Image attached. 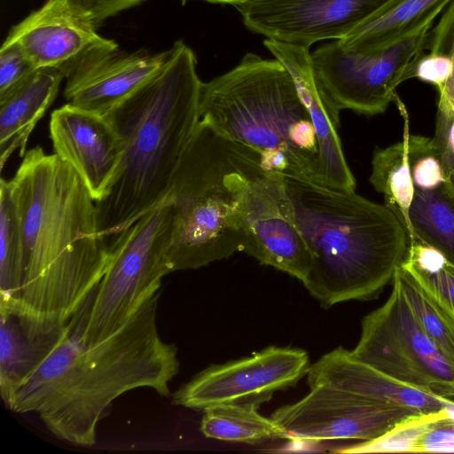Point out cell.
<instances>
[{"instance_id": "cell-31", "label": "cell", "mask_w": 454, "mask_h": 454, "mask_svg": "<svg viewBox=\"0 0 454 454\" xmlns=\"http://www.w3.org/2000/svg\"><path fill=\"white\" fill-rule=\"evenodd\" d=\"M400 266L454 313V264L446 260L442 265L430 270H419L405 263H401Z\"/></svg>"}, {"instance_id": "cell-25", "label": "cell", "mask_w": 454, "mask_h": 454, "mask_svg": "<svg viewBox=\"0 0 454 454\" xmlns=\"http://www.w3.org/2000/svg\"><path fill=\"white\" fill-rule=\"evenodd\" d=\"M393 279L400 286L423 331L454 364V313L401 266Z\"/></svg>"}, {"instance_id": "cell-13", "label": "cell", "mask_w": 454, "mask_h": 454, "mask_svg": "<svg viewBox=\"0 0 454 454\" xmlns=\"http://www.w3.org/2000/svg\"><path fill=\"white\" fill-rule=\"evenodd\" d=\"M386 1L248 0L235 8L249 31L309 48L345 37Z\"/></svg>"}, {"instance_id": "cell-20", "label": "cell", "mask_w": 454, "mask_h": 454, "mask_svg": "<svg viewBox=\"0 0 454 454\" xmlns=\"http://www.w3.org/2000/svg\"><path fill=\"white\" fill-rule=\"evenodd\" d=\"M453 0H387L345 37L343 49L371 55L385 51L422 28Z\"/></svg>"}, {"instance_id": "cell-4", "label": "cell", "mask_w": 454, "mask_h": 454, "mask_svg": "<svg viewBox=\"0 0 454 454\" xmlns=\"http://www.w3.org/2000/svg\"><path fill=\"white\" fill-rule=\"evenodd\" d=\"M293 221L309 253L303 286L323 307L377 297L404 260L407 231L385 204L355 191L284 176Z\"/></svg>"}, {"instance_id": "cell-6", "label": "cell", "mask_w": 454, "mask_h": 454, "mask_svg": "<svg viewBox=\"0 0 454 454\" xmlns=\"http://www.w3.org/2000/svg\"><path fill=\"white\" fill-rule=\"evenodd\" d=\"M262 168L257 151L199 121L165 199L174 206L172 272L199 269L242 251L241 201Z\"/></svg>"}, {"instance_id": "cell-15", "label": "cell", "mask_w": 454, "mask_h": 454, "mask_svg": "<svg viewBox=\"0 0 454 454\" xmlns=\"http://www.w3.org/2000/svg\"><path fill=\"white\" fill-rule=\"evenodd\" d=\"M54 154L79 174L97 202L108 192L122 156L121 140L103 114L69 103L50 120Z\"/></svg>"}, {"instance_id": "cell-22", "label": "cell", "mask_w": 454, "mask_h": 454, "mask_svg": "<svg viewBox=\"0 0 454 454\" xmlns=\"http://www.w3.org/2000/svg\"><path fill=\"white\" fill-rule=\"evenodd\" d=\"M409 215L414 240L435 247L454 264V184L446 181L434 190L415 188Z\"/></svg>"}, {"instance_id": "cell-34", "label": "cell", "mask_w": 454, "mask_h": 454, "mask_svg": "<svg viewBox=\"0 0 454 454\" xmlns=\"http://www.w3.org/2000/svg\"><path fill=\"white\" fill-rule=\"evenodd\" d=\"M188 0H181L182 4H184ZM210 4H231L234 7L247 2L248 0H202Z\"/></svg>"}, {"instance_id": "cell-5", "label": "cell", "mask_w": 454, "mask_h": 454, "mask_svg": "<svg viewBox=\"0 0 454 454\" xmlns=\"http://www.w3.org/2000/svg\"><path fill=\"white\" fill-rule=\"evenodd\" d=\"M199 114L221 136L257 151L266 170L318 183L311 117L277 59L248 52L230 71L202 82Z\"/></svg>"}, {"instance_id": "cell-27", "label": "cell", "mask_w": 454, "mask_h": 454, "mask_svg": "<svg viewBox=\"0 0 454 454\" xmlns=\"http://www.w3.org/2000/svg\"><path fill=\"white\" fill-rule=\"evenodd\" d=\"M408 145L414 187L429 191L444 184L447 179L434 138L410 134Z\"/></svg>"}, {"instance_id": "cell-24", "label": "cell", "mask_w": 454, "mask_h": 454, "mask_svg": "<svg viewBox=\"0 0 454 454\" xmlns=\"http://www.w3.org/2000/svg\"><path fill=\"white\" fill-rule=\"evenodd\" d=\"M257 409L239 404L208 407L204 410L200 432L207 438L248 444L286 439L284 431L274 420L261 415Z\"/></svg>"}, {"instance_id": "cell-28", "label": "cell", "mask_w": 454, "mask_h": 454, "mask_svg": "<svg viewBox=\"0 0 454 454\" xmlns=\"http://www.w3.org/2000/svg\"><path fill=\"white\" fill-rule=\"evenodd\" d=\"M427 49L444 51L452 61V75L443 90L438 92L437 110H454V0L438 26L430 32Z\"/></svg>"}, {"instance_id": "cell-29", "label": "cell", "mask_w": 454, "mask_h": 454, "mask_svg": "<svg viewBox=\"0 0 454 454\" xmlns=\"http://www.w3.org/2000/svg\"><path fill=\"white\" fill-rule=\"evenodd\" d=\"M36 68L23 49L15 43H3L0 49V97L5 95Z\"/></svg>"}, {"instance_id": "cell-23", "label": "cell", "mask_w": 454, "mask_h": 454, "mask_svg": "<svg viewBox=\"0 0 454 454\" xmlns=\"http://www.w3.org/2000/svg\"><path fill=\"white\" fill-rule=\"evenodd\" d=\"M25 274V248L20 214L10 181H0V309L20 295Z\"/></svg>"}, {"instance_id": "cell-33", "label": "cell", "mask_w": 454, "mask_h": 454, "mask_svg": "<svg viewBox=\"0 0 454 454\" xmlns=\"http://www.w3.org/2000/svg\"><path fill=\"white\" fill-rule=\"evenodd\" d=\"M84 10L96 27L117 13L137 6L145 0H74Z\"/></svg>"}, {"instance_id": "cell-11", "label": "cell", "mask_w": 454, "mask_h": 454, "mask_svg": "<svg viewBox=\"0 0 454 454\" xmlns=\"http://www.w3.org/2000/svg\"><path fill=\"white\" fill-rule=\"evenodd\" d=\"M309 388L303 398L279 407L270 416L286 439L366 442L419 416L408 409L376 404L332 387Z\"/></svg>"}, {"instance_id": "cell-30", "label": "cell", "mask_w": 454, "mask_h": 454, "mask_svg": "<svg viewBox=\"0 0 454 454\" xmlns=\"http://www.w3.org/2000/svg\"><path fill=\"white\" fill-rule=\"evenodd\" d=\"M453 72L452 61L448 53L441 51L422 52L412 63L407 74V80L417 78L421 82L434 85L437 91L443 90Z\"/></svg>"}, {"instance_id": "cell-16", "label": "cell", "mask_w": 454, "mask_h": 454, "mask_svg": "<svg viewBox=\"0 0 454 454\" xmlns=\"http://www.w3.org/2000/svg\"><path fill=\"white\" fill-rule=\"evenodd\" d=\"M168 51L125 52L106 50L76 65L65 77L67 103L105 114L152 77L163 65Z\"/></svg>"}, {"instance_id": "cell-10", "label": "cell", "mask_w": 454, "mask_h": 454, "mask_svg": "<svg viewBox=\"0 0 454 454\" xmlns=\"http://www.w3.org/2000/svg\"><path fill=\"white\" fill-rule=\"evenodd\" d=\"M309 367L305 350L270 346L250 356L206 368L176 389L172 402L202 411L218 404L259 408L275 393L294 387Z\"/></svg>"}, {"instance_id": "cell-3", "label": "cell", "mask_w": 454, "mask_h": 454, "mask_svg": "<svg viewBox=\"0 0 454 454\" xmlns=\"http://www.w3.org/2000/svg\"><path fill=\"white\" fill-rule=\"evenodd\" d=\"M196 65L193 51L176 41L161 67L103 114L121 140L122 156L108 192L96 202L101 236L114 237L167 198L200 121Z\"/></svg>"}, {"instance_id": "cell-1", "label": "cell", "mask_w": 454, "mask_h": 454, "mask_svg": "<svg viewBox=\"0 0 454 454\" xmlns=\"http://www.w3.org/2000/svg\"><path fill=\"white\" fill-rule=\"evenodd\" d=\"M160 291L109 337L87 343L81 337L82 309L64 326L40 339L37 361L9 400L16 413H36L55 437L90 447L115 399L148 387L171 395L179 372L177 348L165 342L157 326Z\"/></svg>"}, {"instance_id": "cell-12", "label": "cell", "mask_w": 454, "mask_h": 454, "mask_svg": "<svg viewBox=\"0 0 454 454\" xmlns=\"http://www.w3.org/2000/svg\"><path fill=\"white\" fill-rule=\"evenodd\" d=\"M242 252L306 281L309 253L291 215L284 176L262 168L249 180L240 207Z\"/></svg>"}, {"instance_id": "cell-26", "label": "cell", "mask_w": 454, "mask_h": 454, "mask_svg": "<svg viewBox=\"0 0 454 454\" xmlns=\"http://www.w3.org/2000/svg\"><path fill=\"white\" fill-rule=\"evenodd\" d=\"M40 340H31L12 315L0 312V392L5 403L34 368Z\"/></svg>"}, {"instance_id": "cell-19", "label": "cell", "mask_w": 454, "mask_h": 454, "mask_svg": "<svg viewBox=\"0 0 454 454\" xmlns=\"http://www.w3.org/2000/svg\"><path fill=\"white\" fill-rule=\"evenodd\" d=\"M63 78L57 68L39 67L0 97L1 169L16 149L24 156L28 137L57 97Z\"/></svg>"}, {"instance_id": "cell-18", "label": "cell", "mask_w": 454, "mask_h": 454, "mask_svg": "<svg viewBox=\"0 0 454 454\" xmlns=\"http://www.w3.org/2000/svg\"><path fill=\"white\" fill-rule=\"evenodd\" d=\"M307 380L309 387H332L376 404L405 408L419 416L454 410V399L401 383L356 359L342 347L310 364Z\"/></svg>"}, {"instance_id": "cell-8", "label": "cell", "mask_w": 454, "mask_h": 454, "mask_svg": "<svg viewBox=\"0 0 454 454\" xmlns=\"http://www.w3.org/2000/svg\"><path fill=\"white\" fill-rule=\"evenodd\" d=\"M354 357L405 385L454 399V364L423 331L398 283L361 324Z\"/></svg>"}, {"instance_id": "cell-21", "label": "cell", "mask_w": 454, "mask_h": 454, "mask_svg": "<svg viewBox=\"0 0 454 454\" xmlns=\"http://www.w3.org/2000/svg\"><path fill=\"white\" fill-rule=\"evenodd\" d=\"M395 103L403 119V139L386 148L375 149L369 181L383 194L385 205L395 214L407 231L409 241H412L415 236L409 212L415 187L409 158L410 119L403 101L398 98Z\"/></svg>"}, {"instance_id": "cell-32", "label": "cell", "mask_w": 454, "mask_h": 454, "mask_svg": "<svg viewBox=\"0 0 454 454\" xmlns=\"http://www.w3.org/2000/svg\"><path fill=\"white\" fill-rule=\"evenodd\" d=\"M434 140L447 181L454 184V110L438 111Z\"/></svg>"}, {"instance_id": "cell-17", "label": "cell", "mask_w": 454, "mask_h": 454, "mask_svg": "<svg viewBox=\"0 0 454 454\" xmlns=\"http://www.w3.org/2000/svg\"><path fill=\"white\" fill-rule=\"evenodd\" d=\"M263 45L289 71L311 117L319 150L318 183L355 191L356 180L337 132L340 112L332 106L316 76L309 48L271 39H264Z\"/></svg>"}, {"instance_id": "cell-2", "label": "cell", "mask_w": 454, "mask_h": 454, "mask_svg": "<svg viewBox=\"0 0 454 454\" xmlns=\"http://www.w3.org/2000/svg\"><path fill=\"white\" fill-rule=\"evenodd\" d=\"M25 248L20 298L1 309L31 340L67 325L96 291L108 263L96 201L79 174L41 146L25 153L12 180Z\"/></svg>"}, {"instance_id": "cell-14", "label": "cell", "mask_w": 454, "mask_h": 454, "mask_svg": "<svg viewBox=\"0 0 454 454\" xmlns=\"http://www.w3.org/2000/svg\"><path fill=\"white\" fill-rule=\"evenodd\" d=\"M4 43H18L36 68L54 67L64 76L90 55L118 48L99 35L74 0H46L10 30Z\"/></svg>"}, {"instance_id": "cell-9", "label": "cell", "mask_w": 454, "mask_h": 454, "mask_svg": "<svg viewBox=\"0 0 454 454\" xmlns=\"http://www.w3.org/2000/svg\"><path fill=\"white\" fill-rule=\"evenodd\" d=\"M432 26L426 27L385 51L364 55L326 43L311 52L316 76L340 112L374 115L399 98L396 88L407 80L412 63L428 47Z\"/></svg>"}, {"instance_id": "cell-7", "label": "cell", "mask_w": 454, "mask_h": 454, "mask_svg": "<svg viewBox=\"0 0 454 454\" xmlns=\"http://www.w3.org/2000/svg\"><path fill=\"white\" fill-rule=\"evenodd\" d=\"M173 224L174 206L165 200L114 237L106 272L83 309L85 342L112 335L160 291L162 278L172 272Z\"/></svg>"}]
</instances>
